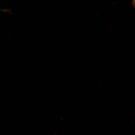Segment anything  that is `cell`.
<instances>
[{"instance_id":"cell-1","label":"cell","mask_w":135,"mask_h":135,"mask_svg":"<svg viewBox=\"0 0 135 135\" xmlns=\"http://www.w3.org/2000/svg\"><path fill=\"white\" fill-rule=\"evenodd\" d=\"M0 11H3V12H8L9 11V10L7 9H0Z\"/></svg>"},{"instance_id":"cell-2","label":"cell","mask_w":135,"mask_h":135,"mask_svg":"<svg viewBox=\"0 0 135 135\" xmlns=\"http://www.w3.org/2000/svg\"><path fill=\"white\" fill-rule=\"evenodd\" d=\"M134 2L135 3V0H134Z\"/></svg>"}]
</instances>
